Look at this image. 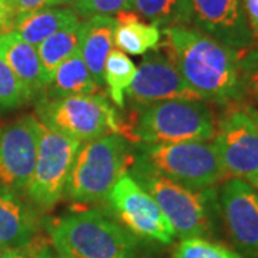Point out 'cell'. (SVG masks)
Here are the masks:
<instances>
[{
	"label": "cell",
	"mask_w": 258,
	"mask_h": 258,
	"mask_svg": "<svg viewBox=\"0 0 258 258\" xmlns=\"http://www.w3.org/2000/svg\"><path fill=\"white\" fill-rule=\"evenodd\" d=\"M162 33L161 49L204 101L234 105L242 99L241 52L191 26L166 28Z\"/></svg>",
	"instance_id": "1"
},
{
	"label": "cell",
	"mask_w": 258,
	"mask_h": 258,
	"mask_svg": "<svg viewBox=\"0 0 258 258\" xmlns=\"http://www.w3.org/2000/svg\"><path fill=\"white\" fill-rule=\"evenodd\" d=\"M57 254L69 258H137V240L98 210L68 212L47 225Z\"/></svg>",
	"instance_id": "2"
},
{
	"label": "cell",
	"mask_w": 258,
	"mask_h": 258,
	"mask_svg": "<svg viewBox=\"0 0 258 258\" xmlns=\"http://www.w3.org/2000/svg\"><path fill=\"white\" fill-rule=\"evenodd\" d=\"M128 174L147 191L164 212L181 240L205 237L214 228L215 195L211 188L194 191L159 174L134 155Z\"/></svg>",
	"instance_id": "3"
},
{
	"label": "cell",
	"mask_w": 258,
	"mask_h": 258,
	"mask_svg": "<svg viewBox=\"0 0 258 258\" xmlns=\"http://www.w3.org/2000/svg\"><path fill=\"white\" fill-rule=\"evenodd\" d=\"M217 123L205 101H165L141 108L120 135L132 144H172L214 139Z\"/></svg>",
	"instance_id": "4"
},
{
	"label": "cell",
	"mask_w": 258,
	"mask_h": 258,
	"mask_svg": "<svg viewBox=\"0 0 258 258\" xmlns=\"http://www.w3.org/2000/svg\"><path fill=\"white\" fill-rule=\"evenodd\" d=\"M131 161L128 141L119 134L85 142L75 158L64 197L75 203L101 201L128 171Z\"/></svg>",
	"instance_id": "5"
},
{
	"label": "cell",
	"mask_w": 258,
	"mask_h": 258,
	"mask_svg": "<svg viewBox=\"0 0 258 258\" xmlns=\"http://www.w3.org/2000/svg\"><path fill=\"white\" fill-rule=\"evenodd\" d=\"M134 155L159 174L194 191H204L228 179L212 141L135 144Z\"/></svg>",
	"instance_id": "6"
},
{
	"label": "cell",
	"mask_w": 258,
	"mask_h": 258,
	"mask_svg": "<svg viewBox=\"0 0 258 258\" xmlns=\"http://www.w3.org/2000/svg\"><path fill=\"white\" fill-rule=\"evenodd\" d=\"M36 113L47 128L82 144L113 132L119 134V116L99 93L40 98Z\"/></svg>",
	"instance_id": "7"
},
{
	"label": "cell",
	"mask_w": 258,
	"mask_h": 258,
	"mask_svg": "<svg viewBox=\"0 0 258 258\" xmlns=\"http://www.w3.org/2000/svg\"><path fill=\"white\" fill-rule=\"evenodd\" d=\"M82 142L47 128L40 122V141L33 175L29 182V200L37 208L49 210L64 197L75 158Z\"/></svg>",
	"instance_id": "8"
},
{
	"label": "cell",
	"mask_w": 258,
	"mask_h": 258,
	"mask_svg": "<svg viewBox=\"0 0 258 258\" xmlns=\"http://www.w3.org/2000/svg\"><path fill=\"white\" fill-rule=\"evenodd\" d=\"M106 201L120 225L132 235L161 244H171L175 238L174 228L155 200L128 172L115 182Z\"/></svg>",
	"instance_id": "9"
},
{
	"label": "cell",
	"mask_w": 258,
	"mask_h": 258,
	"mask_svg": "<svg viewBox=\"0 0 258 258\" xmlns=\"http://www.w3.org/2000/svg\"><path fill=\"white\" fill-rule=\"evenodd\" d=\"M212 144L228 178L251 182L258 176V129L245 106H232L222 116Z\"/></svg>",
	"instance_id": "10"
},
{
	"label": "cell",
	"mask_w": 258,
	"mask_h": 258,
	"mask_svg": "<svg viewBox=\"0 0 258 258\" xmlns=\"http://www.w3.org/2000/svg\"><path fill=\"white\" fill-rule=\"evenodd\" d=\"M40 120L26 115L0 128V186L26 191L36 164Z\"/></svg>",
	"instance_id": "11"
},
{
	"label": "cell",
	"mask_w": 258,
	"mask_h": 258,
	"mask_svg": "<svg viewBox=\"0 0 258 258\" xmlns=\"http://www.w3.org/2000/svg\"><path fill=\"white\" fill-rule=\"evenodd\" d=\"M128 99L137 108H145L165 101H204L185 82L172 62L162 55L145 56L137 66V74L126 91Z\"/></svg>",
	"instance_id": "12"
},
{
	"label": "cell",
	"mask_w": 258,
	"mask_h": 258,
	"mask_svg": "<svg viewBox=\"0 0 258 258\" xmlns=\"http://www.w3.org/2000/svg\"><path fill=\"white\" fill-rule=\"evenodd\" d=\"M224 222L235 245L251 258H258V194L240 179L224 181L220 194Z\"/></svg>",
	"instance_id": "13"
},
{
	"label": "cell",
	"mask_w": 258,
	"mask_h": 258,
	"mask_svg": "<svg viewBox=\"0 0 258 258\" xmlns=\"http://www.w3.org/2000/svg\"><path fill=\"white\" fill-rule=\"evenodd\" d=\"M195 28L237 52L255 43L242 9V0H191Z\"/></svg>",
	"instance_id": "14"
},
{
	"label": "cell",
	"mask_w": 258,
	"mask_h": 258,
	"mask_svg": "<svg viewBox=\"0 0 258 258\" xmlns=\"http://www.w3.org/2000/svg\"><path fill=\"white\" fill-rule=\"evenodd\" d=\"M37 214L16 191L0 186V251L26 247L37 235Z\"/></svg>",
	"instance_id": "15"
},
{
	"label": "cell",
	"mask_w": 258,
	"mask_h": 258,
	"mask_svg": "<svg viewBox=\"0 0 258 258\" xmlns=\"http://www.w3.org/2000/svg\"><path fill=\"white\" fill-rule=\"evenodd\" d=\"M0 57L22 83L29 99L43 93L45 83L37 47L19 39L12 32L0 35Z\"/></svg>",
	"instance_id": "16"
},
{
	"label": "cell",
	"mask_w": 258,
	"mask_h": 258,
	"mask_svg": "<svg viewBox=\"0 0 258 258\" xmlns=\"http://www.w3.org/2000/svg\"><path fill=\"white\" fill-rule=\"evenodd\" d=\"M116 22L112 16H91L81 23L79 52L96 85L103 86V68L113 49Z\"/></svg>",
	"instance_id": "17"
},
{
	"label": "cell",
	"mask_w": 258,
	"mask_h": 258,
	"mask_svg": "<svg viewBox=\"0 0 258 258\" xmlns=\"http://www.w3.org/2000/svg\"><path fill=\"white\" fill-rule=\"evenodd\" d=\"M79 22L75 10L68 8H43L15 19L12 33L33 46H39L45 39L57 30Z\"/></svg>",
	"instance_id": "18"
},
{
	"label": "cell",
	"mask_w": 258,
	"mask_h": 258,
	"mask_svg": "<svg viewBox=\"0 0 258 258\" xmlns=\"http://www.w3.org/2000/svg\"><path fill=\"white\" fill-rule=\"evenodd\" d=\"M115 22L116 26L113 32V46L123 53L141 56L159 46V28L157 25L142 22L138 13H134L132 10H122L116 13Z\"/></svg>",
	"instance_id": "19"
},
{
	"label": "cell",
	"mask_w": 258,
	"mask_h": 258,
	"mask_svg": "<svg viewBox=\"0 0 258 258\" xmlns=\"http://www.w3.org/2000/svg\"><path fill=\"white\" fill-rule=\"evenodd\" d=\"M101 88L93 81L79 50L57 66L43 89V98H64L74 95H93Z\"/></svg>",
	"instance_id": "20"
},
{
	"label": "cell",
	"mask_w": 258,
	"mask_h": 258,
	"mask_svg": "<svg viewBox=\"0 0 258 258\" xmlns=\"http://www.w3.org/2000/svg\"><path fill=\"white\" fill-rule=\"evenodd\" d=\"M81 20L74 25L57 30L52 36L45 39L37 47L39 59L42 63V74L45 86L55 74L57 66L69 56L79 50L81 45Z\"/></svg>",
	"instance_id": "21"
},
{
	"label": "cell",
	"mask_w": 258,
	"mask_h": 258,
	"mask_svg": "<svg viewBox=\"0 0 258 258\" xmlns=\"http://www.w3.org/2000/svg\"><path fill=\"white\" fill-rule=\"evenodd\" d=\"M134 9L158 28L189 26L192 23L191 0H134Z\"/></svg>",
	"instance_id": "22"
},
{
	"label": "cell",
	"mask_w": 258,
	"mask_h": 258,
	"mask_svg": "<svg viewBox=\"0 0 258 258\" xmlns=\"http://www.w3.org/2000/svg\"><path fill=\"white\" fill-rule=\"evenodd\" d=\"M137 74V64L126 53L113 47L106 57L103 68V86H106L112 102L118 106H125V95Z\"/></svg>",
	"instance_id": "23"
},
{
	"label": "cell",
	"mask_w": 258,
	"mask_h": 258,
	"mask_svg": "<svg viewBox=\"0 0 258 258\" xmlns=\"http://www.w3.org/2000/svg\"><path fill=\"white\" fill-rule=\"evenodd\" d=\"M175 258H242L235 251L220 242L210 241L204 237L182 240L175 251Z\"/></svg>",
	"instance_id": "24"
},
{
	"label": "cell",
	"mask_w": 258,
	"mask_h": 258,
	"mask_svg": "<svg viewBox=\"0 0 258 258\" xmlns=\"http://www.w3.org/2000/svg\"><path fill=\"white\" fill-rule=\"evenodd\" d=\"M29 101L22 83L0 57V108H16Z\"/></svg>",
	"instance_id": "25"
},
{
	"label": "cell",
	"mask_w": 258,
	"mask_h": 258,
	"mask_svg": "<svg viewBox=\"0 0 258 258\" xmlns=\"http://www.w3.org/2000/svg\"><path fill=\"white\" fill-rule=\"evenodd\" d=\"M78 16H111L122 10L134 9V0H76L74 3Z\"/></svg>",
	"instance_id": "26"
},
{
	"label": "cell",
	"mask_w": 258,
	"mask_h": 258,
	"mask_svg": "<svg viewBox=\"0 0 258 258\" xmlns=\"http://www.w3.org/2000/svg\"><path fill=\"white\" fill-rule=\"evenodd\" d=\"M241 71L244 91L258 103V49H248L241 53Z\"/></svg>",
	"instance_id": "27"
},
{
	"label": "cell",
	"mask_w": 258,
	"mask_h": 258,
	"mask_svg": "<svg viewBox=\"0 0 258 258\" xmlns=\"http://www.w3.org/2000/svg\"><path fill=\"white\" fill-rule=\"evenodd\" d=\"M15 16H22L50 6V0H10Z\"/></svg>",
	"instance_id": "28"
},
{
	"label": "cell",
	"mask_w": 258,
	"mask_h": 258,
	"mask_svg": "<svg viewBox=\"0 0 258 258\" xmlns=\"http://www.w3.org/2000/svg\"><path fill=\"white\" fill-rule=\"evenodd\" d=\"M242 9L254 42H258V0H242Z\"/></svg>",
	"instance_id": "29"
},
{
	"label": "cell",
	"mask_w": 258,
	"mask_h": 258,
	"mask_svg": "<svg viewBox=\"0 0 258 258\" xmlns=\"http://www.w3.org/2000/svg\"><path fill=\"white\" fill-rule=\"evenodd\" d=\"M15 13L12 9L10 0H0V35L9 33L15 23Z\"/></svg>",
	"instance_id": "30"
},
{
	"label": "cell",
	"mask_w": 258,
	"mask_h": 258,
	"mask_svg": "<svg viewBox=\"0 0 258 258\" xmlns=\"http://www.w3.org/2000/svg\"><path fill=\"white\" fill-rule=\"evenodd\" d=\"M30 258H56V255L46 241L36 237L30 242Z\"/></svg>",
	"instance_id": "31"
},
{
	"label": "cell",
	"mask_w": 258,
	"mask_h": 258,
	"mask_svg": "<svg viewBox=\"0 0 258 258\" xmlns=\"http://www.w3.org/2000/svg\"><path fill=\"white\" fill-rule=\"evenodd\" d=\"M0 258H30V244L20 248L2 249Z\"/></svg>",
	"instance_id": "32"
},
{
	"label": "cell",
	"mask_w": 258,
	"mask_h": 258,
	"mask_svg": "<svg viewBox=\"0 0 258 258\" xmlns=\"http://www.w3.org/2000/svg\"><path fill=\"white\" fill-rule=\"evenodd\" d=\"M245 108H247V112L249 113V116L252 118V120H254V123H255V126L258 129V111L255 108H252V106H248V105Z\"/></svg>",
	"instance_id": "33"
},
{
	"label": "cell",
	"mask_w": 258,
	"mask_h": 258,
	"mask_svg": "<svg viewBox=\"0 0 258 258\" xmlns=\"http://www.w3.org/2000/svg\"><path fill=\"white\" fill-rule=\"evenodd\" d=\"M76 0H50V6H64V5H74Z\"/></svg>",
	"instance_id": "34"
},
{
	"label": "cell",
	"mask_w": 258,
	"mask_h": 258,
	"mask_svg": "<svg viewBox=\"0 0 258 258\" xmlns=\"http://www.w3.org/2000/svg\"><path fill=\"white\" fill-rule=\"evenodd\" d=\"M249 184L252 185V186H254L255 189H258V176H257V178H255V179H252V181H251Z\"/></svg>",
	"instance_id": "35"
},
{
	"label": "cell",
	"mask_w": 258,
	"mask_h": 258,
	"mask_svg": "<svg viewBox=\"0 0 258 258\" xmlns=\"http://www.w3.org/2000/svg\"><path fill=\"white\" fill-rule=\"evenodd\" d=\"M56 258H69V257H64V255H62V254H59Z\"/></svg>",
	"instance_id": "36"
}]
</instances>
